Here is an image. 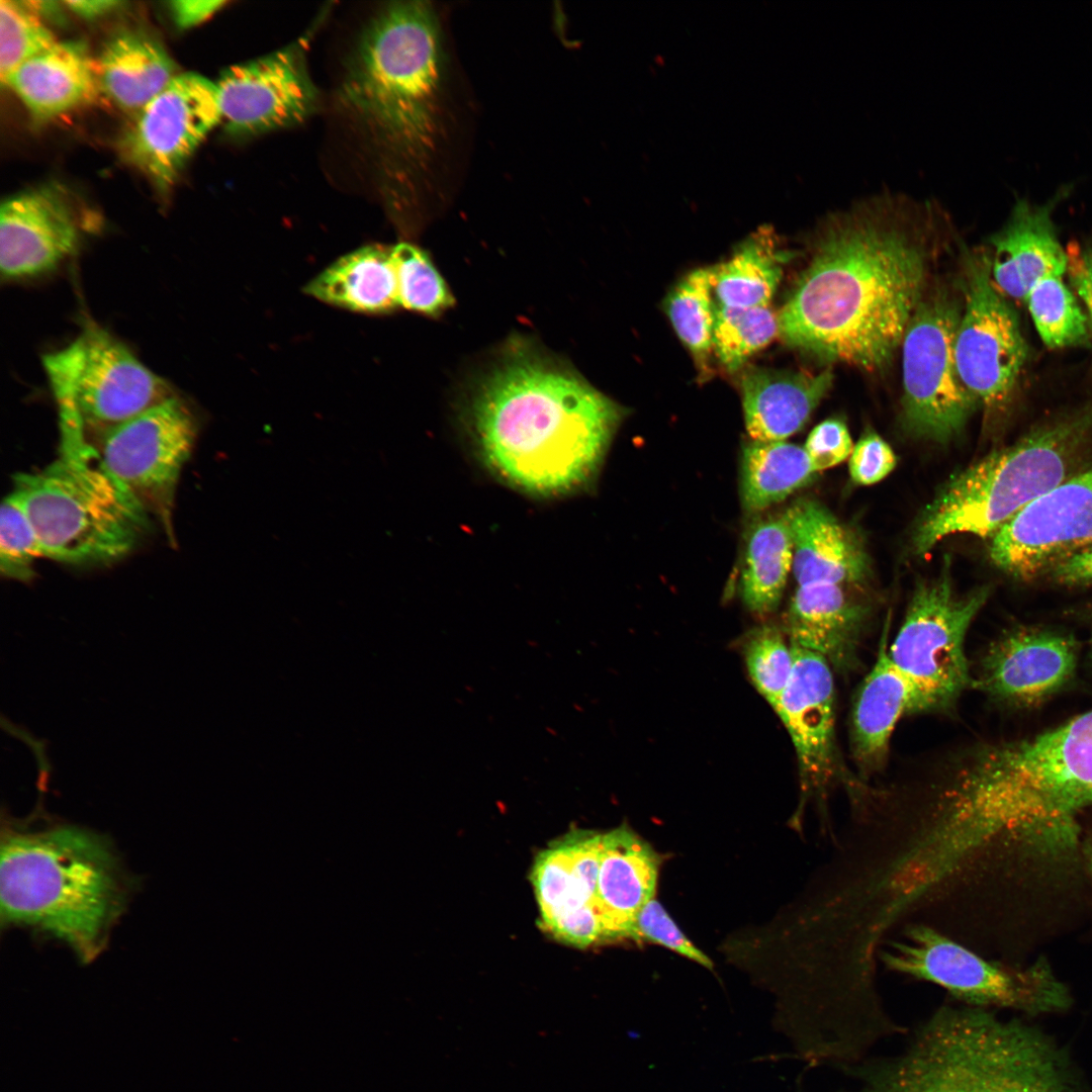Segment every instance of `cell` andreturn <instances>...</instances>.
I'll list each match as a JSON object with an SVG mask.
<instances>
[{"mask_svg": "<svg viewBox=\"0 0 1092 1092\" xmlns=\"http://www.w3.org/2000/svg\"><path fill=\"white\" fill-rule=\"evenodd\" d=\"M882 956L891 971L933 983L966 1006L1038 1015L1068 1009L1072 997L1049 963L1027 967L989 962L925 925Z\"/></svg>", "mask_w": 1092, "mask_h": 1092, "instance_id": "8fae6325", "label": "cell"}, {"mask_svg": "<svg viewBox=\"0 0 1092 1092\" xmlns=\"http://www.w3.org/2000/svg\"><path fill=\"white\" fill-rule=\"evenodd\" d=\"M37 535L42 556L74 565L105 564L130 553L150 513L97 456L60 455L14 478L12 491Z\"/></svg>", "mask_w": 1092, "mask_h": 1092, "instance_id": "ba28073f", "label": "cell"}, {"mask_svg": "<svg viewBox=\"0 0 1092 1092\" xmlns=\"http://www.w3.org/2000/svg\"><path fill=\"white\" fill-rule=\"evenodd\" d=\"M57 41L26 1L0 0V80Z\"/></svg>", "mask_w": 1092, "mask_h": 1092, "instance_id": "74e56055", "label": "cell"}, {"mask_svg": "<svg viewBox=\"0 0 1092 1092\" xmlns=\"http://www.w3.org/2000/svg\"><path fill=\"white\" fill-rule=\"evenodd\" d=\"M1068 193V188L1060 189L1042 204L1018 198L1005 224L990 238L991 277L1002 293L1024 302L1039 279L1066 273L1068 256L1053 213Z\"/></svg>", "mask_w": 1092, "mask_h": 1092, "instance_id": "44dd1931", "label": "cell"}, {"mask_svg": "<svg viewBox=\"0 0 1092 1092\" xmlns=\"http://www.w3.org/2000/svg\"><path fill=\"white\" fill-rule=\"evenodd\" d=\"M785 260L771 229H758L726 262L714 268V291L720 306H767L783 276Z\"/></svg>", "mask_w": 1092, "mask_h": 1092, "instance_id": "4dcf8cb0", "label": "cell"}, {"mask_svg": "<svg viewBox=\"0 0 1092 1092\" xmlns=\"http://www.w3.org/2000/svg\"><path fill=\"white\" fill-rule=\"evenodd\" d=\"M989 556L1010 576L1046 577L1092 545V462L1034 499L990 538Z\"/></svg>", "mask_w": 1092, "mask_h": 1092, "instance_id": "9a60e30c", "label": "cell"}, {"mask_svg": "<svg viewBox=\"0 0 1092 1092\" xmlns=\"http://www.w3.org/2000/svg\"><path fill=\"white\" fill-rule=\"evenodd\" d=\"M869 608L843 585H798L787 615L791 644L822 656L837 671L858 664Z\"/></svg>", "mask_w": 1092, "mask_h": 1092, "instance_id": "603a6c76", "label": "cell"}, {"mask_svg": "<svg viewBox=\"0 0 1092 1092\" xmlns=\"http://www.w3.org/2000/svg\"><path fill=\"white\" fill-rule=\"evenodd\" d=\"M624 415L578 373L528 349L508 353L479 381L466 408L485 466L539 496L588 485Z\"/></svg>", "mask_w": 1092, "mask_h": 1092, "instance_id": "7a4b0ae2", "label": "cell"}, {"mask_svg": "<svg viewBox=\"0 0 1092 1092\" xmlns=\"http://www.w3.org/2000/svg\"><path fill=\"white\" fill-rule=\"evenodd\" d=\"M1066 273L1077 297L1084 305L1089 328L1092 332V246L1075 247L1067 252Z\"/></svg>", "mask_w": 1092, "mask_h": 1092, "instance_id": "f6af8a7d", "label": "cell"}, {"mask_svg": "<svg viewBox=\"0 0 1092 1092\" xmlns=\"http://www.w3.org/2000/svg\"><path fill=\"white\" fill-rule=\"evenodd\" d=\"M803 447L818 472L844 461L850 456L853 444L844 422L828 419L811 431Z\"/></svg>", "mask_w": 1092, "mask_h": 1092, "instance_id": "7bdbcfd3", "label": "cell"}, {"mask_svg": "<svg viewBox=\"0 0 1092 1092\" xmlns=\"http://www.w3.org/2000/svg\"><path fill=\"white\" fill-rule=\"evenodd\" d=\"M445 84L443 32L428 1L382 7L341 82V104L370 135L410 204L442 141Z\"/></svg>", "mask_w": 1092, "mask_h": 1092, "instance_id": "3957f363", "label": "cell"}, {"mask_svg": "<svg viewBox=\"0 0 1092 1092\" xmlns=\"http://www.w3.org/2000/svg\"><path fill=\"white\" fill-rule=\"evenodd\" d=\"M793 565V542L785 516L751 525L746 539L740 595L753 614L766 616L780 605Z\"/></svg>", "mask_w": 1092, "mask_h": 1092, "instance_id": "f546056e", "label": "cell"}, {"mask_svg": "<svg viewBox=\"0 0 1092 1092\" xmlns=\"http://www.w3.org/2000/svg\"><path fill=\"white\" fill-rule=\"evenodd\" d=\"M1077 663L1078 645L1072 636L1050 628L1018 627L991 644L975 684L1000 702L1034 706L1064 688Z\"/></svg>", "mask_w": 1092, "mask_h": 1092, "instance_id": "ac0fdd59", "label": "cell"}, {"mask_svg": "<svg viewBox=\"0 0 1092 1092\" xmlns=\"http://www.w3.org/2000/svg\"><path fill=\"white\" fill-rule=\"evenodd\" d=\"M750 678L758 693L774 708L786 689L794 667V652L781 631L761 626L750 634L744 647Z\"/></svg>", "mask_w": 1092, "mask_h": 1092, "instance_id": "f35d334b", "label": "cell"}, {"mask_svg": "<svg viewBox=\"0 0 1092 1092\" xmlns=\"http://www.w3.org/2000/svg\"><path fill=\"white\" fill-rule=\"evenodd\" d=\"M129 882L105 838L80 827H3L1 918L47 932L90 962L125 907Z\"/></svg>", "mask_w": 1092, "mask_h": 1092, "instance_id": "8992f818", "label": "cell"}, {"mask_svg": "<svg viewBox=\"0 0 1092 1092\" xmlns=\"http://www.w3.org/2000/svg\"><path fill=\"white\" fill-rule=\"evenodd\" d=\"M219 121L216 83L196 73L179 74L138 112L122 138V152L166 188Z\"/></svg>", "mask_w": 1092, "mask_h": 1092, "instance_id": "2e32d148", "label": "cell"}, {"mask_svg": "<svg viewBox=\"0 0 1092 1092\" xmlns=\"http://www.w3.org/2000/svg\"><path fill=\"white\" fill-rule=\"evenodd\" d=\"M838 1071L851 1085L832 1092H1087L1050 1036L966 1005L939 1007L899 1052Z\"/></svg>", "mask_w": 1092, "mask_h": 1092, "instance_id": "277c9868", "label": "cell"}, {"mask_svg": "<svg viewBox=\"0 0 1092 1092\" xmlns=\"http://www.w3.org/2000/svg\"><path fill=\"white\" fill-rule=\"evenodd\" d=\"M61 432L60 455H95L119 425L176 395L108 331L88 323L65 347L42 356Z\"/></svg>", "mask_w": 1092, "mask_h": 1092, "instance_id": "9c48e42d", "label": "cell"}, {"mask_svg": "<svg viewBox=\"0 0 1092 1092\" xmlns=\"http://www.w3.org/2000/svg\"><path fill=\"white\" fill-rule=\"evenodd\" d=\"M793 542L792 570L798 585H860L870 558L857 535L815 500H800L785 513Z\"/></svg>", "mask_w": 1092, "mask_h": 1092, "instance_id": "7402d4cb", "label": "cell"}, {"mask_svg": "<svg viewBox=\"0 0 1092 1092\" xmlns=\"http://www.w3.org/2000/svg\"><path fill=\"white\" fill-rule=\"evenodd\" d=\"M965 305L954 340L961 380L989 415L1011 403L1028 358L1018 314L994 284L989 257L968 255Z\"/></svg>", "mask_w": 1092, "mask_h": 1092, "instance_id": "4fadbf2b", "label": "cell"}, {"mask_svg": "<svg viewBox=\"0 0 1092 1092\" xmlns=\"http://www.w3.org/2000/svg\"><path fill=\"white\" fill-rule=\"evenodd\" d=\"M712 290L714 268H700L686 275L665 300L667 316L703 377L711 373L715 322Z\"/></svg>", "mask_w": 1092, "mask_h": 1092, "instance_id": "d6a6232c", "label": "cell"}, {"mask_svg": "<svg viewBox=\"0 0 1092 1092\" xmlns=\"http://www.w3.org/2000/svg\"><path fill=\"white\" fill-rule=\"evenodd\" d=\"M81 243L72 205L57 188L15 194L0 207V271L4 280L30 279L55 271Z\"/></svg>", "mask_w": 1092, "mask_h": 1092, "instance_id": "d6986e66", "label": "cell"}, {"mask_svg": "<svg viewBox=\"0 0 1092 1092\" xmlns=\"http://www.w3.org/2000/svg\"><path fill=\"white\" fill-rule=\"evenodd\" d=\"M5 85L40 120L87 104L101 90L97 65L81 41H57L20 65Z\"/></svg>", "mask_w": 1092, "mask_h": 1092, "instance_id": "484cf974", "label": "cell"}, {"mask_svg": "<svg viewBox=\"0 0 1092 1092\" xmlns=\"http://www.w3.org/2000/svg\"><path fill=\"white\" fill-rule=\"evenodd\" d=\"M304 291L330 305L365 314L400 308L392 246L370 244L345 254L314 276Z\"/></svg>", "mask_w": 1092, "mask_h": 1092, "instance_id": "83f0119b", "label": "cell"}, {"mask_svg": "<svg viewBox=\"0 0 1092 1092\" xmlns=\"http://www.w3.org/2000/svg\"><path fill=\"white\" fill-rule=\"evenodd\" d=\"M197 431L194 415L174 395L111 430L95 452L102 466L170 531L177 483Z\"/></svg>", "mask_w": 1092, "mask_h": 1092, "instance_id": "5bb4252c", "label": "cell"}, {"mask_svg": "<svg viewBox=\"0 0 1092 1092\" xmlns=\"http://www.w3.org/2000/svg\"><path fill=\"white\" fill-rule=\"evenodd\" d=\"M990 595L987 585L954 590L949 565L920 582L888 654L912 691V713L946 710L971 686L968 630Z\"/></svg>", "mask_w": 1092, "mask_h": 1092, "instance_id": "30bf717a", "label": "cell"}, {"mask_svg": "<svg viewBox=\"0 0 1092 1092\" xmlns=\"http://www.w3.org/2000/svg\"><path fill=\"white\" fill-rule=\"evenodd\" d=\"M952 784V815L1043 855L1079 854L1078 816L1092 805V710L1025 739L986 746Z\"/></svg>", "mask_w": 1092, "mask_h": 1092, "instance_id": "5b68a950", "label": "cell"}, {"mask_svg": "<svg viewBox=\"0 0 1092 1092\" xmlns=\"http://www.w3.org/2000/svg\"><path fill=\"white\" fill-rule=\"evenodd\" d=\"M225 4L221 0H176L170 2V9L177 26L186 29L205 21Z\"/></svg>", "mask_w": 1092, "mask_h": 1092, "instance_id": "7dc6e473", "label": "cell"}, {"mask_svg": "<svg viewBox=\"0 0 1092 1092\" xmlns=\"http://www.w3.org/2000/svg\"><path fill=\"white\" fill-rule=\"evenodd\" d=\"M392 259L401 308L439 315L453 305L454 297L427 252L401 242L392 246Z\"/></svg>", "mask_w": 1092, "mask_h": 1092, "instance_id": "d590c367", "label": "cell"}, {"mask_svg": "<svg viewBox=\"0 0 1092 1092\" xmlns=\"http://www.w3.org/2000/svg\"><path fill=\"white\" fill-rule=\"evenodd\" d=\"M1046 577L1060 585H1092V545L1057 565Z\"/></svg>", "mask_w": 1092, "mask_h": 1092, "instance_id": "bcb514c9", "label": "cell"}, {"mask_svg": "<svg viewBox=\"0 0 1092 1092\" xmlns=\"http://www.w3.org/2000/svg\"><path fill=\"white\" fill-rule=\"evenodd\" d=\"M932 210L883 194L828 217L778 313L782 340L823 361L886 366L922 299Z\"/></svg>", "mask_w": 1092, "mask_h": 1092, "instance_id": "6da1fadb", "label": "cell"}, {"mask_svg": "<svg viewBox=\"0 0 1092 1092\" xmlns=\"http://www.w3.org/2000/svg\"><path fill=\"white\" fill-rule=\"evenodd\" d=\"M63 4L82 18L95 19L117 9L123 2L109 0H71L64 1Z\"/></svg>", "mask_w": 1092, "mask_h": 1092, "instance_id": "c3c4849f", "label": "cell"}, {"mask_svg": "<svg viewBox=\"0 0 1092 1092\" xmlns=\"http://www.w3.org/2000/svg\"><path fill=\"white\" fill-rule=\"evenodd\" d=\"M29 7L42 19L43 17L57 22L62 19L60 3L55 1H26Z\"/></svg>", "mask_w": 1092, "mask_h": 1092, "instance_id": "681fc988", "label": "cell"}, {"mask_svg": "<svg viewBox=\"0 0 1092 1092\" xmlns=\"http://www.w3.org/2000/svg\"><path fill=\"white\" fill-rule=\"evenodd\" d=\"M1091 623H1092V622H1091ZM1089 649H1090V651H1089V657H1090V660H1091V662H1092V628H1091V637H1090V648H1089Z\"/></svg>", "mask_w": 1092, "mask_h": 1092, "instance_id": "816d5d0a", "label": "cell"}, {"mask_svg": "<svg viewBox=\"0 0 1092 1092\" xmlns=\"http://www.w3.org/2000/svg\"><path fill=\"white\" fill-rule=\"evenodd\" d=\"M97 70L100 89L120 108L138 112L176 76L160 42L138 31L119 32L109 39Z\"/></svg>", "mask_w": 1092, "mask_h": 1092, "instance_id": "f1b7e54d", "label": "cell"}, {"mask_svg": "<svg viewBox=\"0 0 1092 1092\" xmlns=\"http://www.w3.org/2000/svg\"><path fill=\"white\" fill-rule=\"evenodd\" d=\"M794 667L774 709L795 747L808 790L825 789L839 771L832 668L819 654L792 645Z\"/></svg>", "mask_w": 1092, "mask_h": 1092, "instance_id": "ffe728a7", "label": "cell"}, {"mask_svg": "<svg viewBox=\"0 0 1092 1092\" xmlns=\"http://www.w3.org/2000/svg\"><path fill=\"white\" fill-rule=\"evenodd\" d=\"M816 471L804 447L786 441L751 440L741 459V500L762 511L809 483Z\"/></svg>", "mask_w": 1092, "mask_h": 1092, "instance_id": "1f68e13d", "label": "cell"}, {"mask_svg": "<svg viewBox=\"0 0 1092 1092\" xmlns=\"http://www.w3.org/2000/svg\"><path fill=\"white\" fill-rule=\"evenodd\" d=\"M830 369L818 374L747 367L740 380L746 430L755 441H785L806 424L832 385Z\"/></svg>", "mask_w": 1092, "mask_h": 1092, "instance_id": "d4e9b609", "label": "cell"}, {"mask_svg": "<svg viewBox=\"0 0 1092 1092\" xmlns=\"http://www.w3.org/2000/svg\"><path fill=\"white\" fill-rule=\"evenodd\" d=\"M1026 303L1034 327L1050 349L1084 345L1089 340V323L1077 296L1066 285L1064 275L1039 279L1028 291Z\"/></svg>", "mask_w": 1092, "mask_h": 1092, "instance_id": "836d02e7", "label": "cell"}, {"mask_svg": "<svg viewBox=\"0 0 1092 1092\" xmlns=\"http://www.w3.org/2000/svg\"><path fill=\"white\" fill-rule=\"evenodd\" d=\"M660 861L653 847L627 825L602 834L596 905L606 940H633L635 917L654 898Z\"/></svg>", "mask_w": 1092, "mask_h": 1092, "instance_id": "cb8c5ba5", "label": "cell"}, {"mask_svg": "<svg viewBox=\"0 0 1092 1092\" xmlns=\"http://www.w3.org/2000/svg\"><path fill=\"white\" fill-rule=\"evenodd\" d=\"M896 462L890 445L869 431L853 446L849 458L850 477L856 484L871 485L884 479L895 468Z\"/></svg>", "mask_w": 1092, "mask_h": 1092, "instance_id": "b9f144b4", "label": "cell"}, {"mask_svg": "<svg viewBox=\"0 0 1092 1092\" xmlns=\"http://www.w3.org/2000/svg\"><path fill=\"white\" fill-rule=\"evenodd\" d=\"M884 631L876 661L860 686L852 711L851 746L864 771L883 766L898 721L912 713L911 687L889 657L888 629Z\"/></svg>", "mask_w": 1092, "mask_h": 1092, "instance_id": "4316f807", "label": "cell"}, {"mask_svg": "<svg viewBox=\"0 0 1092 1092\" xmlns=\"http://www.w3.org/2000/svg\"><path fill=\"white\" fill-rule=\"evenodd\" d=\"M962 314L944 290L922 298L902 341L904 427L916 437L947 442L965 428L979 401L958 373L954 340Z\"/></svg>", "mask_w": 1092, "mask_h": 1092, "instance_id": "7c38bea8", "label": "cell"}, {"mask_svg": "<svg viewBox=\"0 0 1092 1092\" xmlns=\"http://www.w3.org/2000/svg\"><path fill=\"white\" fill-rule=\"evenodd\" d=\"M779 335L778 314L768 306L715 309L713 351L730 372L737 371Z\"/></svg>", "mask_w": 1092, "mask_h": 1092, "instance_id": "e575fe53", "label": "cell"}, {"mask_svg": "<svg viewBox=\"0 0 1092 1092\" xmlns=\"http://www.w3.org/2000/svg\"><path fill=\"white\" fill-rule=\"evenodd\" d=\"M1079 855L1082 858L1084 870L1092 885V833L1081 838Z\"/></svg>", "mask_w": 1092, "mask_h": 1092, "instance_id": "f907efd6", "label": "cell"}, {"mask_svg": "<svg viewBox=\"0 0 1092 1092\" xmlns=\"http://www.w3.org/2000/svg\"><path fill=\"white\" fill-rule=\"evenodd\" d=\"M543 927L557 939L577 947L606 940L602 916L594 905L562 913Z\"/></svg>", "mask_w": 1092, "mask_h": 1092, "instance_id": "ee69618b", "label": "cell"}, {"mask_svg": "<svg viewBox=\"0 0 1092 1092\" xmlns=\"http://www.w3.org/2000/svg\"><path fill=\"white\" fill-rule=\"evenodd\" d=\"M216 87L221 120L234 134L293 125L308 117L318 102L299 44L228 68Z\"/></svg>", "mask_w": 1092, "mask_h": 1092, "instance_id": "e0dca14e", "label": "cell"}, {"mask_svg": "<svg viewBox=\"0 0 1092 1092\" xmlns=\"http://www.w3.org/2000/svg\"><path fill=\"white\" fill-rule=\"evenodd\" d=\"M633 940L656 943L713 970V962L709 957L682 933L664 907L654 898L637 913L633 924Z\"/></svg>", "mask_w": 1092, "mask_h": 1092, "instance_id": "60d3db41", "label": "cell"}, {"mask_svg": "<svg viewBox=\"0 0 1092 1092\" xmlns=\"http://www.w3.org/2000/svg\"><path fill=\"white\" fill-rule=\"evenodd\" d=\"M43 557L34 528L11 492L0 509V572L9 579L28 581L34 575V562Z\"/></svg>", "mask_w": 1092, "mask_h": 1092, "instance_id": "ab89813d", "label": "cell"}, {"mask_svg": "<svg viewBox=\"0 0 1092 1092\" xmlns=\"http://www.w3.org/2000/svg\"><path fill=\"white\" fill-rule=\"evenodd\" d=\"M1091 457L1092 399L950 477L917 525L915 551L925 553L957 533L991 538L1025 506L1089 465Z\"/></svg>", "mask_w": 1092, "mask_h": 1092, "instance_id": "52a82bcc", "label": "cell"}, {"mask_svg": "<svg viewBox=\"0 0 1092 1092\" xmlns=\"http://www.w3.org/2000/svg\"><path fill=\"white\" fill-rule=\"evenodd\" d=\"M531 879L542 925L567 911L586 905L596 906L574 878L560 840L536 856Z\"/></svg>", "mask_w": 1092, "mask_h": 1092, "instance_id": "8d00e7d4", "label": "cell"}]
</instances>
